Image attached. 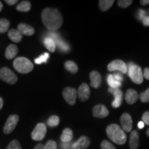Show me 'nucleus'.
I'll list each match as a JSON object with an SVG mask.
<instances>
[{"label": "nucleus", "instance_id": "nucleus-1", "mask_svg": "<svg viewBox=\"0 0 149 149\" xmlns=\"http://www.w3.org/2000/svg\"><path fill=\"white\" fill-rule=\"evenodd\" d=\"M44 25L49 31H57L63 24V17L58 9L46 8L42 13Z\"/></svg>", "mask_w": 149, "mask_h": 149}, {"label": "nucleus", "instance_id": "nucleus-2", "mask_svg": "<svg viewBox=\"0 0 149 149\" xmlns=\"http://www.w3.org/2000/svg\"><path fill=\"white\" fill-rule=\"evenodd\" d=\"M109 138L118 145H123L127 140L126 133L119 125L115 124H110L106 130Z\"/></svg>", "mask_w": 149, "mask_h": 149}, {"label": "nucleus", "instance_id": "nucleus-3", "mask_svg": "<svg viewBox=\"0 0 149 149\" xmlns=\"http://www.w3.org/2000/svg\"><path fill=\"white\" fill-rule=\"evenodd\" d=\"M13 66L20 73L26 74L31 72L34 68L33 64L28 58L24 57H17L13 61Z\"/></svg>", "mask_w": 149, "mask_h": 149}, {"label": "nucleus", "instance_id": "nucleus-4", "mask_svg": "<svg viewBox=\"0 0 149 149\" xmlns=\"http://www.w3.org/2000/svg\"><path fill=\"white\" fill-rule=\"evenodd\" d=\"M127 67H128V75L132 81L137 84H141L144 80L141 67L132 62L130 63Z\"/></svg>", "mask_w": 149, "mask_h": 149}, {"label": "nucleus", "instance_id": "nucleus-5", "mask_svg": "<svg viewBox=\"0 0 149 149\" xmlns=\"http://www.w3.org/2000/svg\"><path fill=\"white\" fill-rule=\"evenodd\" d=\"M0 78L3 81L10 84H15L17 81V77L16 74L7 67H3L0 70Z\"/></svg>", "mask_w": 149, "mask_h": 149}, {"label": "nucleus", "instance_id": "nucleus-6", "mask_svg": "<svg viewBox=\"0 0 149 149\" xmlns=\"http://www.w3.org/2000/svg\"><path fill=\"white\" fill-rule=\"evenodd\" d=\"M47 129L44 123H39L31 133V137L35 141H42L45 137Z\"/></svg>", "mask_w": 149, "mask_h": 149}, {"label": "nucleus", "instance_id": "nucleus-7", "mask_svg": "<svg viewBox=\"0 0 149 149\" xmlns=\"http://www.w3.org/2000/svg\"><path fill=\"white\" fill-rule=\"evenodd\" d=\"M65 101L70 106H73L76 103V99L77 97V91L75 88L66 87L64 89L62 93Z\"/></svg>", "mask_w": 149, "mask_h": 149}, {"label": "nucleus", "instance_id": "nucleus-8", "mask_svg": "<svg viewBox=\"0 0 149 149\" xmlns=\"http://www.w3.org/2000/svg\"><path fill=\"white\" fill-rule=\"evenodd\" d=\"M108 70L109 71H115V70H119L122 73L126 74L128 72V67L125 62H124L120 59H115V60L112 61L108 65Z\"/></svg>", "mask_w": 149, "mask_h": 149}, {"label": "nucleus", "instance_id": "nucleus-9", "mask_svg": "<svg viewBox=\"0 0 149 149\" xmlns=\"http://www.w3.org/2000/svg\"><path fill=\"white\" fill-rule=\"evenodd\" d=\"M19 122V116L17 115H12L8 117V120L3 126V131L5 134H9L13 131Z\"/></svg>", "mask_w": 149, "mask_h": 149}, {"label": "nucleus", "instance_id": "nucleus-10", "mask_svg": "<svg viewBox=\"0 0 149 149\" xmlns=\"http://www.w3.org/2000/svg\"><path fill=\"white\" fill-rule=\"evenodd\" d=\"M109 92L111 94H113L115 97L114 101L112 103V107L115 109L119 108L121 106L122 102V99H123V92L119 88H109L108 89Z\"/></svg>", "mask_w": 149, "mask_h": 149}, {"label": "nucleus", "instance_id": "nucleus-11", "mask_svg": "<svg viewBox=\"0 0 149 149\" xmlns=\"http://www.w3.org/2000/svg\"><path fill=\"white\" fill-rule=\"evenodd\" d=\"M109 114V110L107 107L102 104H97L95 106L93 109V115L96 118H105Z\"/></svg>", "mask_w": 149, "mask_h": 149}, {"label": "nucleus", "instance_id": "nucleus-12", "mask_svg": "<svg viewBox=\"0 0 149 149\" xmlns=\"http://www.w3.org/2000/svg\"><path fill=\"white\" fill-rule=\"evenodd\" d=\"M120 123L124 131L130 132L133 127V120L128 113H123L120 117Z\"/></svg>", "mask_w": 149, "mask_h": 149}, {"label": "nucleus", "instance_id": "nucleus-13", "mask_svg": "<svg viewBox=\"0 0 149 149\" xmlns=\"http://www.w3.org/2000/svg\"><path fill=\"white\" fill-rule=\"evenodd\" d=\"M77 95L79 99L81 102L87 101L91 95V91L88 85L86 83L81 84L78 89Z\"/></svg>", "mask_w": 149, "mask_h": 149}, {"label": "nucleus", "instance_id": "nucleus-14", "mask_svg": "<svg viewBox=\"0 0 149 149\" xmlns=\"http://www.w3.org/2000/svg\"><path fill=\"white\" fill-rule=\"evenodd\" d=\"M91 141L88 137L82 135L72 144V149H86L90 146Z\"/></svg>", "mask_w": 149, "mask_h": 149}, {"label": "nucleus", "instance_id": "nucleus-15", "mask_svg": "<svg viewBox=\"0 0 149 149\" xmlns=\"http://www.w3.org/2000/svg\"><path fill=\"white\" fill-rule=\"evenodd\" d=\"M90 79L91 80V86L95 88H100L102 84V76L100 72L96 70H93L90 73Z\"/></svg>", "mask_w": 149, "mask_h": 149}, {"label": "nucleus", "instance_id": "nucleus-16", "mask_svg": "<svg viewBox=\"0 0 149 149\" xmlns=\"http://www.w3.org/2000/svg\"><path fill=\"white\" fill-rule=\"evenodd\" d=\"M139 98V95L137 92L133 89H128L126 91L125 100L128 104H133L137 101Z\"/></svg>", "mask_w": 149, "mask_h": 149}, {"label": "nucleus", "instance_id": "nucleus-17", "mask_svg": "<svg viewBox=\"0 0 149 149\" xmlns=\"http://www.w3.org/2000/svg\"><path fill=\"white\" fill-rule=\"evenodd\" d=\"M18 31H19L22 35H26V36H32V35L35 33V29H33V27L24 23L19 24Z\"/></svg>", "mask_w": 149, "mask_h": 149}, {"label": "nucleus", "instance_id": "nucleus-18", "mask_svg": "<svg viewBox=\"0 0 149 149\" xmlns=\"http://www.w3.org/2000/svg\"><path fill=\"white\" fill-rule=\"evenodd\" d=\"M139 134L137 130H133L130 135L129 146L130 149H137L139 147Z\"/></svg>", "mask_w": 149, "mask_h": 149}, {"label": "nucleus", "instance_id": "nucleus-19", "mask_svg": "<svg viewBox=\"0 0 149 149\" xmlns=\"http://www.w3.org/2000/svg\"><path fill=\"white\" fill-rule=\"evenodd\" d=\"M18 53V48L15 44H10L7 47L5 52V57L8 59H12L16 57Z\"/></svg>", "mask_w": 149, "mask_h": 149}, {"label": "nucleus", "instance_id": "nucleus-20", "mask_svg": "<svg viewBox=\"0 0 149 149\" xmlns=\"http://www.w3.org/2000/svg\"><path fill=\"white\" fill-rule=\"evenodd\" d=\"M8 37L10 39L11 41L13 42L18 43L21 42L22 40V34L18 30L10 29L8 33Z\"/></svg>", "mask_w": 149, "mask_h": 149}, {"label": "nucleus", "instance_id": "nucleus-21", "mask_svg": "<svg viewBox=\"0 0 149 149\" xmlns=\"http://www.w3.org/2000/svg\"><path fill=\"white\" fill-rule=\"evenodd\" d=\"M72 137H73V133H72V130L70 128H67L63 130L60 139L62 142L68 143L72 140Z\"/></svg>", "mask_w": 149, "mask_h": 149}, {"label": "nucleus", "instance_id": "nucleus-22", "mask_svg": "<svg viewBox=\"0 0 149 149\" xmlns=\"http://www.w3.org/2000/svg\"><path fill=\"white\" fill-rule=\"evenodd\" d=\"M31 3L29 1H22L17 6V10L19 12H29L31 10Z\"/></svg>", "mask_w": 149, "mask_h": 149}, {"label": "nucleus", "instance_id": "nucleus-23", "mask_svg": "<svg viewBox=\"0 0 149 149\" xmlns=\"http://www.w3.org/2000/svg\"><path fill=\"white\" fill-rule=\"evenodd\" d=\"M114 2V0H100L99 1V6L101 10L107 11L111 8Z\"/></svg>", "mask_w": 149, "mask_h": 149}, {"label": "nucleus", "instance_id": "nucleus-24", "mask_svg": "<svg viewBox=\"0 0 149 149\" xmlns=\"http://www.w3.org/2000/svg\"><path fill=\"white\" fill-rule=\"evenodd\" d=\"M44 44L46 48L51 53H54L56 49V44L53 39L51 37H46L44 40Z\"/></svg>", "mask_w": 149, "mask_h": 149}, {"label": "nucleus", "instance_id": "nucleus-25", "mask_svg": "<svg viewBox=\"0 0 149 149\" xmlns=\"http://www.w3.org/2000/svg\"><path fill=\"white\" fill-rule=\"evenodd\" d=\"M64 67L68 72H70L72 74H75L78 71L77 65L72 61H66L64 63Z\"/></svg>", "mask_w": 149, "mask_h": 149}, {"label": "nucleus", "instance_id": "nucleus-26", "mask_svg": "<svg viewBox=\"0 0 149 149\" xmlns=\"http://www.w3.org/2000/svg\"><path fill=\"white\" fill-rule=\"evenodd\" d=\"M107 81L110 88H119L122 86V83L119 82L117 80H115L113 77V74H109L107 77Z\"/></svg>", "mask_w": 149, "mask_h": 149}, {"label": "nucleus", "instance_id": "nucleus-27", "mask_svg": "<svg viewBox=\"0 0 149 149\" xmlns=\"http://www.w3.org/2000/svg\"><path fill=\"white\" fill-rule=\"evenodd\" d=\"M10 26V22L6 19H0V33H4L8 31Z\"/></svg>", "mask_w": 149, "mask_h": 149}, {"label": "nucleus", "instance_id": "nucleus-28", "mask_svg": "<svg viewBox=\"0 0 149 149\" xmlns=\"http://www.w3.org/2000/svg\"><path fill=\"white\" fill-rule=\"evenodd\" d=\"M59 124V117L57 115H52L48 118L47 124L50 127H55Z\"/></svg>", "mask_w": 149, "mask_h": 149}, {"label": "nucleus", "instance_id": "nucleus-29", "mask_svg": "<svg viewBox=\"0 0 149 149\" xmlns=\"http://www.w3.org/2000/svg\"><path fill=\"white\" fill-rule=\"evenodd\" d=\"M48 58H49V54L45 53L44 54H43V55H40L39 57H37V59H35V62L37 64H41L42 63H46Z\"/></svg>", "mask_w": 149, "mask_h": 149}, {"label": "nucleus", "instance_id": "nucleus-30", "mask_svg": "<svg viewBox=\"0 0 149 149\" xmlns=\"http://www.w3.org/2000/svg\"><path fill=\"white\" fill-rule=\"evenodd\" d=\"M140 100L143 103H147L149 102V88L146 89L144 92H141L140 93V96H139Z\"/></svg>", "mask_w": 149, "mask_h": 149}, {"label": "nucleus", "instance_id": "nucleus-31", "mask_svg": "<svg viewBox=\"0 0 149 149\" xmlns=\"http://www.w3.org/2000/svg\"><path fill=\"white\" fill-rule=\"evenodd\" d=\"M133 2V0H120V1H117V5H118L120 8H125L129 6L130 5H131Z\"/></svg>", "mask_w": 149, "mask_h": 149}, {"label": "nucleus", "instance_id": "nucleus-32", "mask_svg": "<svg viewBox=\"0 0 149 149\" xmlns=\"http://www.w3.org/2000/svg\"><path fill=\"white\" fill-rule=\"evenodd\" d=\"M6 149H22V146L17 140H13Z\"/></svg>", "mask_w": 149, "mask_h": 149}, {"label": "nucleus", "instance_id": "nucleus-33", "mask_svg": "<svg viewBox=\"0 0 149 149\" xmlns=\"http://www.w3.org/2000/svg\"><path fill=\"white\" fill-rule=\"evenodd\" d=\"M100 146H101L102 149H116L110 141L107 140L102 141Z\"/></svg>", "mask_w": 149, "mask_h": 149}, {"label": "nucleus", "instance_id": "nucleus-34", "mask_svg": "<svg viewBox=\"0 0 149 149\" xmlns=\"http://www.w3.org/2000/svg\"><path fill=\"white\" fill-rule=\"evenodd\" d=\"M45 149H57V144L55 141L49 140L47 141L45 146H44Z\"/></svg>", "mask_w": 149, "mask_h": 149}, {"label": "nucleus", "instance_id": "nucleus-35", "mask_svg": "<svg viewBox=\"0 0 149 149\" xmlns=\"http://www.w3.org/2000/svg\"><path fill=\"white\" fill-rule=\"evenodd\" d=\"M142 122L144 123V124L149 126V111H146L143 114L142 117Z\"/></svg>", "mask_w": 149, "mask_h": 149}, {"label": "nucleus", "instance_id": "nucleus-36", "mask_svg": "<svg viewBox=\"0 0 149 149\" xmlns=\"http://www.w3.org/2000/svg\"><path fill=\"white\" fill-rule=\"evenodd\" d=\"M146 16V12L144 10H138V16H137V17L139 20H142L143 18L144 17Z\"/></svg>", "mask_w": 149, "mask_h": 149}, {"label": "nucleus", "instance_id": "nucleus-37", "mask_svg": "<svg viewBox=\"0 0 149 149\" xmlns=\"http://www.w3.org/2000/svg\"><path fill=\"white\" fill-rule=\"evenodd\" d=\"M113 76L115 80H117V81H119V82H121V83H122V81H123V79H124L123 76L120 73H115L114 74H113Z\"/></svg>", "mask_w": 149, "mask_h": 149}, {"label": "nucleus", "instance_id": "nucleus-38", "mask_svg": "<svg viewBox=\"0 0 149 149\" xmlns=\"http://www.w3.org/2000/svg\"><path fill=\"white\" fill-rule=\"evenodd\" d=\"M141 21H142L143 25L144 26H149V16L146 15V17H144Z\"/></svg>", "mask_w": 149, "mask_h": 149}, {"label": "nucleus", "instance_id": "nucleus-39", "mask_svg": "<svg viewBox=\"0 0 149 149\" xmlns=\"http://www.w3.org/2000/svg\"><path fill=\"white\" fill-rule=\"evenodd\" d=\"M143 77L147 80H149V68H146L144 70Z\"/></svg>", "mask_w": 149, "mask_h": 149}, {"label": "nucleus", "instance_id": "nucleus-40", "mask_svg": "<svg viewBox=\"0 0 149 149\" xmlns=\"http://www.w3.org/2000/svg\"><path fill=\"white\" fill-rule=\"evenodd\" d=\"M17 0H5V2L8 5H14L16 3H17Z\"/></svg>", "mask_w": 149, "mask_h": 149}, {"label": "nucleus", "instance_id": "nucleus-41", "mask_svg": "<svg viewBox=\"0 0 149 149\" xmlns=\"http://www.w3.org/2000/svg\"><path fill=\"white\" fill-rule=\"evenodd\" d=\"M34 149H45V148H44V145H43L42 144H38L35 146Z\"/></svg>", "mask_w": 149, "mask_h": 149}, {"label": "nucleus", "instance_id": "nucleus-42", "mask_svg": "<svg viewBox=\"0 0 149 149\" xmlns=\"http://www.w3.org/2000/svg\"><path fill=\"white\" fill-rule=\"evenodd\" d=\"M140 3L142 6H146L149 4V0H141Z\"/></svg>", "mask_w": 149, "mask_h": 149}, {"label": "nucleus", "instance_id": "nucleus-43", "mask_svg": "<svg viewBox=\"0 0 149 149\" xmlns=\"http://www.w3.org/2000/svg\"><path fill=\"white\" fill-rule=\"evenodd\" d=\"M137 126H138V128H143L144 127V123L142 122V121H141V122H139V123H138V125H137Z\"/></svg>", "mask_w": 149, "mask_h": 149}, {"label": "nucleus", "instance_id": "nucleus-44", "mask_svg": "<svg viewBox=\"0 0 149 149\" xmlns=\"http://www.w3.org/2000/svg\"><path fill=\"white\" fill-rule=\"evenodd\" d=\"M3 106V99L0 97V111L2 109Z\"/></svg>", "mask_w": 149, "mask_h": 149}, {"label": "nucleus", "instance_id": "nucleus-45", "mask_svg": "<svg viewBox=\"0 0 149 149\" xmlns=\"http://www.w3.org/2000/svg\"><path fill=\"white\" fill-rule=\"evenodd\" d=\"M2 8H3V4L2 3H1V1H0V12H1V10H2Z\"/></svg>", "mask_w": 149, "mask_h": 149}, {"label": "nucleus", "instance_id": "nucleus-46", "mask_svg": "<svg viewBox=\"0 0 149 149\" xmlns=\"http://www.w3.org/2000/svg\"><path fill=\"white\" fill-rule=\"evenodd\" d=\"M146 135H148V137H149V128H148V130H146Z\"/></svg>", "mask_w": 149, "mask_h": 149}]
</instances>
